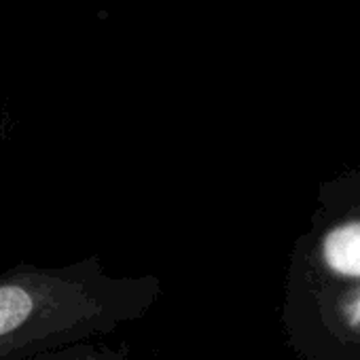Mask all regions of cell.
I'll return each mask as SVG.
<instances>
[{
    "instance_id": "cell-1",
    "label": "cell",
    "mask_w": 360,
    "mask_h": 360,
    "mask_svg": "<svg viewBox=\"0 0 360 360\" xmlns=\"http://www.w3.org/2000/svg\"><path fill=\"white\" fill-rule=\"evenodd\" d=\"M161 297L153 274L112 276L100 257L0 271V360L32 356L110 335L144 318Z\"/></svg>"
},
{
    "instance_id": "cell-2",
    "label": "cell",
    "mask_w": 360,
    "mask_h": 360,
    "mask_svg": "<svg viewBox=\"0 0 360 360\" xmlns=\"http://www.w3.org/2000/svg\"><path fill=\"white\" fill-rule=\"evenodd\" d=\"M322 259L330 271L360 278V223L330 231L322 242Z\"/></svg>"
},
{
    "instance_id": "cell-3",
    "label": "cell",
    "mask_w": 360,
    "mask_h": 360,
    "mask_svg": "<svg viewBox=\"0 0 360 360\" xmlns=\"http://www.w3.org/2000/svg\"><path fill=\"white\" fill-rule=\"evenodd\" d=\"M28 360H134V358L127 352L117 349V347L79 341V343H70V345L32 356Z\"/></svg>"
},
{
    "instance_id": "cell-5",
    "label": "cell",
    "mask_w": 360,
    "mask_h": 360,
    "mask_svg": "<svg viewBox=\"0 0 360 360\" xmlns=\"http://www.w3.org/2000/svg\"><path fill=\"white\" fill-rule=\"evenodd\" d=\"M7 125H9L7 115H5L3 108H0V148H3V144H5V140H7Z\"/></svg>"
},
{
    "instance_id": "cell-4",
    "label": "cell",
    "mask_w": 360,
    "mask_h": 360,
    "mask_svg": "<svg viewBox=\"0 0 360 360\" xmlns=\"http://www.w3.org/2000/svg\"><path fill=\"white\" fill-rule=\"evenodd\" d=\"M347 314H349L352 324L360 326V290L352 297V303H349V307H347Z\"/></svg>"
}]
</instances>
